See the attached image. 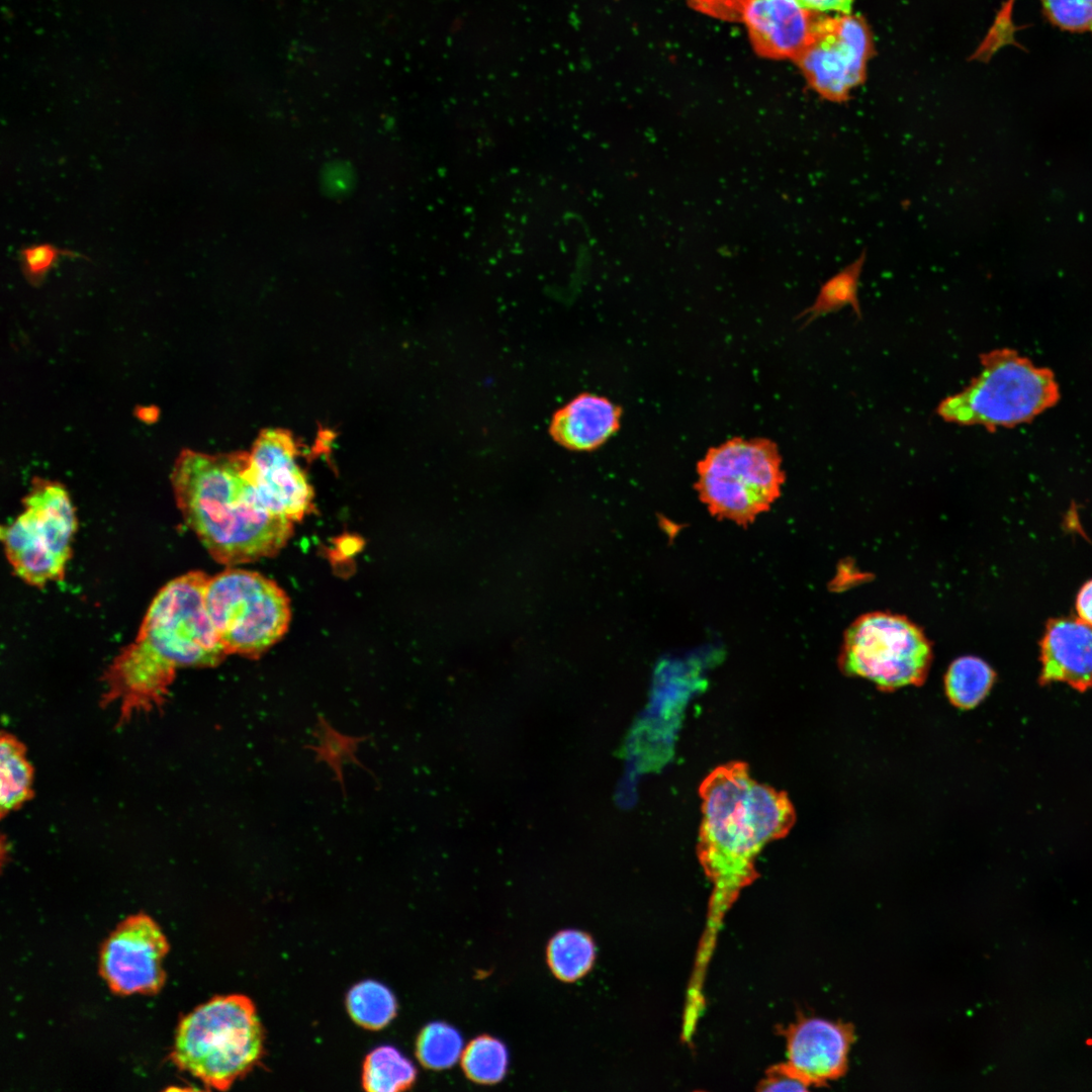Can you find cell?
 Returning <instances> with one entry per match:
<instances>
[{
    "label": "cell",
    "mask_w": 1092,
    "mask_h": 1092,
    "mask_svg": "<svg viewBox=\"0 0 1092 1092\" xmlns=\"http://www.w3.org/2000/svg\"><path fill=\"white\" fill-rule=\"evenodd\" d=\"M702 821L697 853L712 884L706 924L696 953L686 1000L705 1003V981L724 917L757 877L755 859L770 841L785 837L796 813L784 792L760 784L743 761L713 769L702 782Z\"/></svg>",
    "instance_id": "1"
},
{
    "label": "cell",
    "mask_w": 1092,
    "mask_h": 1092,
    "mask_svg": "<svg viewBox=\"0 0 1092 1092\" xmlns=\"http://www.w3.org/2000/svg\"><path fill=\"white\" fill-rule=\"evenodd\" d=\"M208 578L191 571L166 583L134 641L107 667L102 704L117 708L119 724L160 710L178 669L213 666L228 655L205 608Z\"/></svg>",
    "instance_id": "2"
},
{
    "label": "cell",
    "mask_w": 1092,
    "mask_h": 1092,
    "mask_svg": "<svg viewBox=\"0 0 1092 1092\" xmlns=\"http://www.w3.org/2000/svg\"><path fill=\"white\" fill-rule=\"evenodd\" d=\"M247 453L208 455L186 450L172 471L178 508L210 555L232 566L274 556L293 522L260 503L244 475Z\"/></svg>",
    "instance_id": "3"
},
{
    "label": "cell",
    "mask_w": 1092,
    "mask_h": 1092,
    "mask_svg": "<svg viewBox=\"0 0 1092 1092\" xmlns=\"http://www.w3.org/2000/svg\"><path fill=\"white\" fill-rule=\"evenodd\" d=\"M264 1031L252 1000L216 996L179 1023L171 1059L208 1088L229 1089L258 1065Z\"/></svg>",
    "instance_id": "4"
},
{
    "label": "cell",
    "mask_w": 1092,
    "mask_h": 1092,
    "mask_svg": "<svg viewBox=\"0 0 1092 1092\" xmlns=\"http://www.w3.org/2000/svg\"><path fill=\"white\" fill-rule=\"evenodd\" d=\"M980 359L981 373L939 403L937 414L944 421L993 432L1030 422L1060 399L1053 371L1034 366L1015 350L996 349Z\"/></svg>",
    "instance_id": "5"
},
{
    "label": "cell",
    "mask_w": 1092,
    "mask_h": 1092,
    "mask_svg": "<svg viewBox=\"0 0 1092 1092\" xmlns=\"http://www.w3.org/2000/svg\"><path fill=\"white\" fill-rule=\"evenodd\" d=\"M696 489L710 513L747 526L781 494L786 475L778 445L766 438H731L697 464Z\"/></svg>",
    "instance_id": "6"
},
{
    "label": "cell",
    "mask_w": 1092,
    "mask_h": 1092,
    "mask_svg": "<svg viewBox=\"0 0 1092 1092\" xmlns=\"http://www.w3.org/2000/svg\"><path fill=\"white\" fill-rule=\"evenodd\" d=\"M205 608L226 654L259 657L286 633L289 599L273 580L229 568L209 577Z\"/></svg>",
    "instance_id": "7"
},
{
    "label": "cell",
    "mask_w": 1092,
    "mask_h": 1092,
    "mask_svg": "<svg viewBox=\"0 0 1092 1092\" xmlns=\"http://www.w3.org/2000/svg\"><path fill=\"white\" fill-rule=\"evenodd\" d=\"M23 512L1 528L9 563L25 582L42 586L62 579L77 528L75 510L62 484L36 479Z\"/></svg>",
    "instance_id": "8"
},
{
    "label": "cell",
    "mask_w": 1092,
    "mask_h": 1092,
    "mask_svg": "<svg viewBox=\"0 0 1092 1092\" xmlns=\"http://www.w3.org/2000/svg\"><path fill=\"white\" fill-rule=\"evenodd\" d=\"M932 649L924 632L904 616L873 612L848 627L839 663L843 672L874 682L883 691L920 686Z\"/></svg>",
    "instance_id": "9"
},
{
    "label": "cell",
    "mask_w": 1092,
    "mask_h": 1092,
    "mask_svg": "<svg viewBox=\"0 0 1092 1092\" xmlns=\"http://www.w3.org/2000/svg\"><path fill=\"white\" fill-rule=\"evenodd\" d=\"M871 52V33L860 16L819 15L809 42L794 60L815 92L840 103L863 82Z\"/></svg>",
    "instance_id": "10"
},
{
    "label": "cell",
    "mask_w": 1092,
    "mask_h": 1092,
    "mask_svg": "<svg viewBox=\"0 0 1092 1092\" xmlns=\"http://www.w3.org/2000/svg\"><path fill=\"white\" fill-rule=\"evenodd\" d=\"M168 950L164 933L150 916L131 915L102 944L99 972L115 994H155L166 980L163 961Z\"/></svg>",
    "instance_id": "11"
},
{
    "label": "cell",
    "mask_w": 1092,
    "mask_h": 1092,
    "mask_svg": "<svg viewBox=\"0 0 1092 1092\" xmlns=\"http://www.w3.org/2000/svg\"><path fill=\"white\" fill-rule=\"evenodd\" d=\"M299 451L291 434L267 429L247 454L244 475L263 507L298 522L312 509L313 490L297 463Z\"/></svg>",
    "instance_id": "12"
},
{
    "label": "cell",
    "mask_w": 1092,
    "mask_h": 1092,
    "mask_svg": "<svg viewBox=\"0 0 1092 1092\" xmlns=\"http://www.w3.org/2000/svg\"><path fill=\"white\" fill-rule=\"evenodd\" d=\"M786 1038L787 1064L811 1086L827 1084L845 1072L853 1039L848 1025L803 1018L789 1027Z\"/></svg>",
    "instance_id": "13"
},
{
    "label": "cell",
    "mask_w": 1092,
    "mask_h": 1092,
    "mask_svg": "<svg viewBox=\"0 0 1092 1092\" xmlns=\"http://www.w3.org/2000/svg\"><path fill=\"white\" fill-rule=\"evenodd\" d=\"M818 17L797 0H747L741 19L758 55L795 59L809 42Z\"/></svg>",
    "instance_id": "14"
},
{
    "label": "cell",
    "mask_w": 1092,
    "mask_h": 1092,
    "mask_svg": "<svg viewBox=\"0 0 1092 1092\" xmlns=\"http://www.w3.org/2000/svg\"><path fill=\"white\" fill-rule=\"evenodd\" d=\"M1040 660L1042 684L1092 688V625L1072 617L1051 620L1040 642Z\"/></svg>",
    "instance_id": "15"
},
{
    "label": "cell",
    "mask_w": 1092,
    "mask_h": 1092,
    "mask_svg": "<svg viewBox=\"0 0 1092 1092\" xmlns=\"http://www.w3.org/2000/svg\"><path fill=\"white\" fill-rule=\"evenodd\" d=\"M621 417L622 408L609 398L582 392L553 414L548 431L551 439L564 449L590 452L618 432Z\"/></svg>",
    "instance_id": "16"
},
{
    "label": "cell",
    "mask_w": 1092,
    "mask_h": 1092,
    "mask_svg": "<svg viewBox=\"0 0 1092 1092\" xmlns=\"http://www.w3.org/2000/svg\"><path fill=\"white\" fill-rule=\"evenodd\" d=\"M596 961L593 937L581 930L563 929L548 941L546 962L552 975L561 982L573 983L590 972Z\"/></svg>",
    "instance_id": "17"
},
{
    "label": "cell",
    "mask_w": 1092,
    "mask_h": 1092,
    "mask_svg": "<svg viewBox=\"0 0 1092 1092\" xmlns=\"http://www.w3.org/2000/svg\"><path fill=\"white\" fill-rule=\"evenodd\" d=\"M33 768L24 745L13 735L3 733L0 742L1 816L20 808L32 797Z\"/></svg>",
    "instance_id": "18"
},
{
    "label": "cell",
    "mask_w": 1092,
    "mask_h": 1092,
    "mask_svg": "<svg viewBox=\"0 0 1092 1092\" xmlns=\"http://www.w3.org/2000/svg\"><path fill=\"white\" fill-rule=\"evenodd\" d=\"M995 681V672L983 659L967 655L957 658L944 677L949 702L961 709H972L988 695Z\"/></svg>",
    "instance_id": "19"
},
{
    "label": "cell",
    "mask_w": 1092,
    "mask_h": 1092,
    "mask_svg": "<svg viewBox=\"0 0 1092 1092\" xmlns=\"http://www.w3.org/2000/svg\"><path fill=\"white\" fill-rule=\"evenodd\" d=\"M417 1078L414 1064L398 1050L382 1045L373 1050L363 1064L362 1085L370 1092H396L411 1088Z\"/></svg>",
    "instance_id": "20"
},
{
    "label": "cell",
    "mask_w": 1092,
    "mask_h": 1092,
    "mask_svg": "<svg viewBox=\"0 0 1092 1092\" xmlns=\"http://www.w3.org/2000/svg\"><path fill=\"white\" fill-rule=\"evenodd\" d=\"M460 1062L469 1081L480 1085H493L500 1082L507 1074L509 1052L498 1038L481 1034L464 1046Z\"/></svg>",
    "instance_id": "21"
},
{
    "label": "cell",
    "mask_w": 1092,
    "mask_h": 1092,
    "mask_svg": "<svg viewBox=\"0 0 1092 1092\" xmlns=\"http://www.w3.org/2000/svg\"><path fill=\"white\" fill-rule=\"evenodd\" d=\"M347 1008L357 1024L376 1030L385 1027L395 1017L397 1003L386 986L366 980L348 992Z\"/></svg>",
    "instance_id": "22"
},
{
    "label": "cell",
    "mask_w": 1092,
    "mask_h": 1092,
    "mask_svg": "<svg viewBox=\"0 0 1092 1092\" xmlns=\"http://www.w3.org/2000/svg\"><path fill=\"white\" fill-rule=\"evenodd\" d=\"M463 1038L457 1028L443 1021L425 1025L416 1041V1056L429 1070L442 1071L453 1067L463 1052Z\"/></svg>",
    "instance_id": "23"
},
{
    "label": "cell",
    "mask_w": 1092,
    "mask_h": 1092,
    "mask_svg": "<svg viewBox=\"0 0 1092 1092\" xmlns=\"http://www.w3.org/2000/svg\"><path fill=\"white\" fill-rule=\"evenodd\" d=\"M864 261L866 253L862 252L857 259L827 280L820 288L814 303L802 313V316L810 322L846 305L851 306L855 313L860 314L857 291Z\"/></svg>",
    "instance_id": "24"
},
{
    "label": "cell",
    "mask_w": 1092,
    "mask_h": 1092,
    "mask_svg": "<svg viewBox=\"0 0 1092 1092\" xmlns=\"http://www.w3.org/2000/svg\"><path fill=\"white\" fill-rule=\"evenodd\" d=\"M63 258L86 259L80 253L60 248L52 243L30 244L23 246L18 251L22 274L32 285H39Z\"/></svg>",
    "instance_id": "25"
},
{
    "label": "cell",
    "mask_w": 1092,
    "mask_h": 1092,
    "mask_svg": "<svg viewBox=\"0 0 1092 1092\" xmlns=\"http://www.w3.org/2000/svg\"><path fill=\"white\" fill-rule=\"evenodd\" d=\"M1043 13L1056 26L1092 34V0H1039Z\"/></svg>",
    "instance_id": "26"
},
{
    "label": "cell",
    "mask_w": 1092,
    "mask_h": 1092,
    "mask_svg": "<svg viewBox=\"0 0 1092 1092\" xmlns=\"http://www.w3.org/2000/svg\"><path fill=\"white\" fill-rule=\"evenodd\" d=\"M321 724V746L313 747V749L321 758L330 763L343 786L341 766L347 760L351 759L354 762L357 760L354 756V750L357 743L363 738L345 737L331 729L325 721H322Z\"/></svg>",
    "instance_id": "27"
},
{
    "label": "cell",
    "mask_w": 1092,
    "mask_h": 1092,
    "mask_svg": "<svg viewBox=\"0 0 1092 1092\" xmlns=\"http://www.w3.org/2000/svg\"><path fill=\"white\" fill-rule=\"evenodd\" d=\"M810 1084L787 1063L771 1067L758 1085L760 1091H804Z\"/></svg>",
    "instance_id": "28"
},
{
    "label": "cell",
    "mask_w": 1092,
    "mask_h": 1092,
    "mask_svg": "<svg viewBox=\"0 0 1092 1092\" xmlns=\"http://www.w3.org/2000/svg\"><path fill=\"white\" fill-rule=\"evenodd\" d=\"M805 9L814 12H830L849 14L853 0H797Z\"/></svg>",
    "instance_id": "29"
},
{
    "label": "cell",
    "mask_w": 1092,
    "mask_h": 1092,
    "mask_svg": "<svg viewBox=\"0 0 1092 1092\" xmlns=\"http://www.w3.org/2000/svg\"><path fill=\"white\" fill-rule=\"evenodd\" d=\"M1076 609L1079 618L1092 625V580L1081 587L1077 596Z\"/></svg>",
    "instance_id": "30"
},
{
    "label": "cell",
    "mask_w": 1092,
    "mask_h": 1092,
    "mask_svg": "<svg viewBox=\"0 0 1092 1092\" xmlns=\"http://www.w3.org/2000/svg\"><path fill=\"white\" fill-rule=\"evenodd\" d=\"M138 417L146 423H154L159 417V411L155 406H143L139 408Z\"/></svg>",
    "instance_id": "31"
}]
</instances>
